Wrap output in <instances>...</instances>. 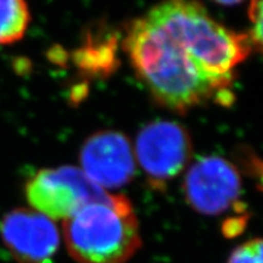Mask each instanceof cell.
I'll use <instances>...</instances> for the list:
<instances>
[{
	"label": "cell",
	"instance_id": "6da1fadb",
	"mask_svg": "<svg viewBox=\"0 0 263 263\" xmlns=\"http://www.w3.org/2000/svg\"><path fill=\"white\" fill-rule=\"evenodd\" d=\"M124 47L153 97L177 112L224 95L252 49L248 34L230 31L193 2L149 10L132 22Z\"/></svg>",
	"mask_w": 263,
	"mask_h": 263
},
{
	"label": "cell",
	"instance_id": "7a4b0ae2",
	"mask_svg": "<svg viewBox=\"0 0 263 263\" xmlns=\"http://www.w3.org/2000/svg\"><path fill=\"white\" fill-rule=\"evenodd\" d=\"M62 232L78 263H126L141 246L137 216L123 195L89 203L64 221Z\"/></svg>",
	"mask_w": 263,
	"mask_h": 263
},
{
	"label": "cell",
	"instance_id": "3957f363",
	"mask_svg": "<svg viewBox=\"0 0 263 263\" xmlns=\"http://www.w3.org/2000/svg\"><path fill=\"white\" fill-rule=\"evenodd\" d=\"M25 193L32 210L54 222L66 221L110 195L74 166L41 170L26 184Z\"/></svg>",
	"mask_w": 263,
	"mask_h": 263
},
{
	"label": "cell",
	"instance_id": "277c9868",
	"mask_svg": "<svg viewBox=\"0 0 263 263\" xmlns=\"http://www.w3.org/2000/svg\"><path fill=\"white\" fill-rule=\"evenodd\" d=\"M192 151V139L182 124L155 121L139 132L134 154L150 182L159 186L185 168Z\"/></svg>",
	"mask_w": 263,
	"mask_h": 263
},
{
	"label": "cell",
	"instance_id": "5b68a950",
	"mask_svg": "<svg viewBox=\"0 0 263 263\" xmlns=\"http://www.w3.org/2000/svg\"><path fill=\"white\" fill-rule=\"evenodd\" d=\"M241 190L240 174L234 166L219 156L201 157L186 172L184 194L196 212L221 215L234 205Z\"/></svg>",
	"mask_w": 263,
	"mask_h": 263
},
{
	"label": "cell",
	"instance_id": "8992f818",
	"mask_svg": "<svg viewBox=\"0 0 263 263\" xmlns=\"http://www.w3.org/2000/svg\"><path fill=\"white\" fill-rule=\"evenodd\" d=\"M0 238L18 263H52L61 235L48 217L34 210L16 209L3 217Z\"/></svg>",
	"mask_w": 263,
	"mask_h": 263
},
{
	"label": "cell",
	"instance_id": "52a82bcc",
	"mask_svg": "<svg viewBox=\"0 0 263 263\" xmlns=\"http://www.w3.org/2000/svg\"><path fill=\"white\" fill-rule=\"evenodd\" d=\"M80 168L101 189L126 185L136 172V157L129 140L120 132L103 130L84 141Z\"/></svg>",
	"mask_w": 263,
	"mask_h": 263
},
{
	"label": "cell",
	"instance_id": "ba28073f",
	"mask_svg": "<svg viewBox=\"0 0 263 263\" xmlns=\"http://www.w3.org/2000/svg\"><path fill=\"white\" fill-rule=\"evenodd\" d=\"M31 15L21 0H0V45L18 42L27 31Z\"/></svg>",
	"mask_w": 263,
	"mask_h": 263
},
{
	"label": "cell",
	"instance_id": "9c48e42d",
	"mask_svg": "<svg viewBox=\"0 0 263 263\" xmlns=\"http://www.w3.org/2000/svg\"><path fill=\"white\" fill-rule=\"evenodd\" d=\"M227 263H263V239H251L239 245Z\"/></svg>",
	"mask_w": 263,
	"mask_h": 263
},
{
	"label": "cell",
	"instance_id": "30bf717a",
	"mask_svg": "<svg viewBox=\"0 0 263 263\" xmlns=\"http://www.w3.org/2000/svg\"><path fill=\"white\" fill-rule=\"evenodd\" d=\"M250 28L249 38L252 47H255L263 55V0L252 2L249 8Z\"/></svg>",
	"mask_w": 263,
	"mask_h": 263
}]
</instances>
